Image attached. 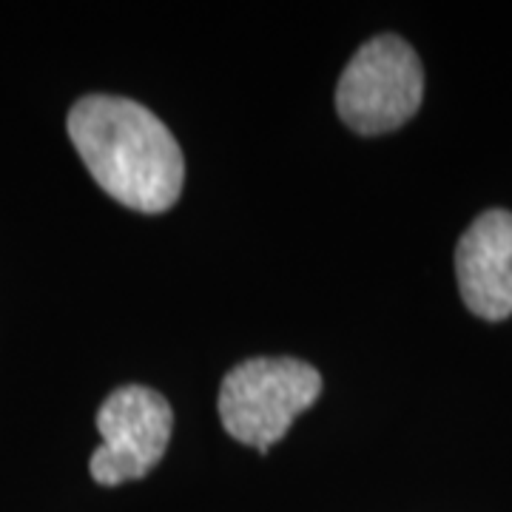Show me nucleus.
<instances>
[{
  "label": "nucleus",
  "instance_id": "1",
  "mask_svg": "<svg viewBox=\"0 0 512 512\" xmlns=\"http://www.w3.org/2000/svg\"><path fill=\"white\" fill-rule=\"evenodd\" d=\"M69 137L97 185L117 202L143 214H163L180 200L183 151L146 106L89 94L69 111Z\"/></svg>",
  "mask_w": 512,
  "mask_h": 512
},
{
  "label": "nucleus",
  "instance_id": "3",
  "mask_svg": "<svg viewBox=\"0 0 512 512\" xmlns=\"http://www.w3.org/2000/svg\"><path fill=\"white\" fill-rule=\"evenodd\" d=\"M424 72L413 46L379 35L350 57L336 89L339 117L359 134H387L404 126L421 106Z\"/></svg>",
  "mask_w": 512,
  "mask_h": 512
},
{
  "label": "nucleus",
  "instance_id": "4",
  "mask_svg": "<svg viewBox=\"0 0 512 512\" xmlns=\"http://www.w3.org/2000/svg\"><path fill=\"white\" fill-rule=\"evenodd\" d=\"M103 444L92 456V478L103 487L148 476L174 430L171 404L151 387L126 384L114 390L97 413Z\"/></svg>",
  "mask_w": 512,
  "mask_h": 512
},
{
  "label": "nucleus",
  "instance_id": "2",
  "mask_svg": "<svg viewBox=\"0 0 512 512\" xmlns=\"http://www.w3.org/2000/svg\"><path fill=\"white\" fill-rule=\"evenodd\" d=\"M322 393V376L308 362L259 356L237 365L220 387L225 430L242 444L268 453L291 430L293 419Z\"/></svg>",
  "mask_w": 512,
  "mask_h": 512
},
{
  "label": "nucleus",
  "instance_id": "5",
  "mask_svg": "<svg viewBox=\"0 0 512 512\" xmlns=\"http://www.w3.org/2000/svg\"><path fill=\"white\" fill-rule=\"evenodd\" d=\"M456 274L470 311L501 322L512 313V214L484 211L458 242Z\"/></svg>",
  "mask_w": 512,
  "mask_h": 512
}]
</instances>
